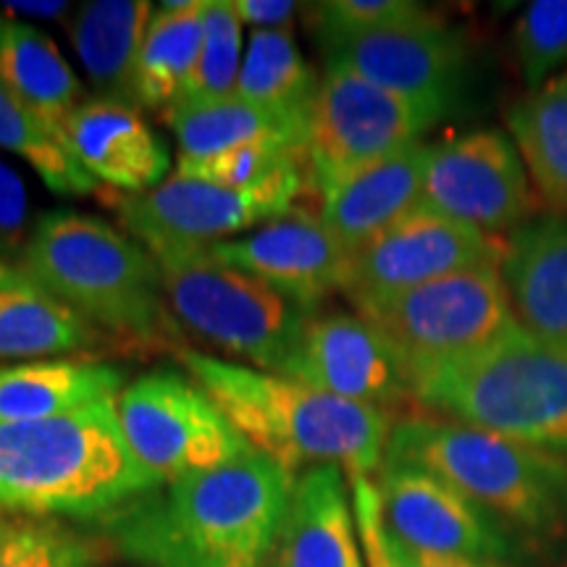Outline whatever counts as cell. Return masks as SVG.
Segmentation results:
<instances>
[{"mask_svg":"<svg viewBox=\"0 0 567 567\" xmlns=\"http://www.w3.org/2000/svg\"><path fill=\"white\" fill-rule=\"evenodd\" d=\"M292 473L258 450L168 484L111 515V534L145 567H264L287 513Z\"/></svg>","mask_w":567,"mask_h":567,"instance_id":"cell-1","label":"cell"},{"mask_svg":"<svg viewBox=\"0 0 567 567\" xmlns=\"http://www.w3.org/2000/svg\"><path fill=\"white\" fill-rule=\"evenodd\" d=\"M182 360L239 436L292 476L302 465H337L350 478H371L384 465L394 429L386 410L203 352Z\"/></svg>","mask_w":567,"mask_h":567,"instance_id":"cell-2","label":"cell"},{"mask_svg":"<svg viewBox=\"0 0 567 567\" xmlns=\"http://www.w3.org/2000/svg\"><path fill=\"white\" fill-rule=\"evenodd\" d=\"M158 488L134 460L116 400L48 421H0V515L101 517Z\"/></svg>","mask_w":567,"mask_h":567,"instance_id":"cell-3","label":"cell"},{"mask_svg":"<svg viewBox=\"0 0 567 567\" xmlns=\"http://www.w3.org/2000/svg\"><path fill=\"white\" fill-rule=\"evenodd\" d=\"M384 463L415 465L486 509L523 549L567 542V457L442 417L394 423Z\"/></svg>","mask_w":567,"mask_h":567,"instance_id":"cell-4","label":"cell"},{"mask_svg":"<svg viewBox=\"0 0 567 567\" xmlns=\"http://www.w3.org/2000/svg\"><path fill=\"white\" fill-rule=\"evenodd\" d=\"M417 405L509 442L567 457V350L520 323L413 379Z\"/></svg>","mask_w":567,"mask_h":567,"instance_id":"cell-5","label":"cell"},{"mask_svg":"<svg viewBox=\"0 0 567 567\" xmlns=\"http://www.w3.org/2000/svg\"><path fill=\"white\" fill-rule=\"evenodd\" d=\"M21 264L38 287L92 326L132 339H158L168 329L158 264L103 218L45 213Z\"/></svg>","mask_w":567,"mask_h":567,"instance_id":"cell-6","label":"cell"},{"mask_svg":"<svg viewBox=\"0 0 567 567\" xmlns=\"http://www.w3.org/2000/svg\"><path fill=\"white\" fill-rule=\"evenodd\" d=\"M174 316L203 342L281 373L318 308L279 292L208 250L155 258Z\"/></svg>","mask_w":567,"mask_h":567,"instance_id":"cell-7","label":"cell"},{"mask_svg":"<svg viewBox=\"0 0 567 567\" xmlns=\"http://www.w3.org/2000/svg\"><path fill=\"white\" fill-rule=\"evenodd\" d=\"M354 310L386 339L410 384L431 368L481 350L517 323L499 266L467 268L405 292L354 302Z\"/></svg>","mask_w":567,"mask_h":567,"instance_id":"cell-8","label":"cell"},{"mask_svg":"<svg viewBox=\"0 0 567 567\" xmlns=\"http://www.w3.org/2000/svg\"><path fill=\"white\" fill-rule=\"evenodd\" d=\"M446 113L413 103L347 69L326 66L308 118L302 161L318 193L329 195L375 163L421 142Z\"/></svg>","mask_w":567,"mask_h":567,"instance_id":"cell-9","label":"cell"},{"mask_svg":"<svg viewBox=\"0 0 567 567\" xmlns=\"http://www.w3.org/2000/svg\"><path fill=\"white\" fill-rule=\"evenodd\" d=\"M132 455L161 484L216 471L250 444L200 386L174 371L142 375L116 400Z\"/></svg>","mask_w":567,"mask_h":567,"instance_id":"cell-10","label":"cell"},{"mask_svg":"<svg viewBox=\"0 0 567 567\" xmlns=\"http://www.w3.org/2000/svg\"><path fill=\"white\" fill-rule=\"evenodd\" d=\"M300 189V168L255 189H231L176 174L151 193L118 197V213L126 231L153 258H168L210 250L229 243L231 234L284 216L292 210Z\"/></svg>","mask_w":567,"mask_h":567,"instance_id":"cell-11","label":"cell"},{"mask_svg":"<svg viewBox=\"0 0 567 567\" xmlns=\"http://www.w3.org/2000/svg\"><path fill=\"white\" fill-rule=\"evenodd\" d=\"M421 205L496 237L530 221L536 189L513 137L481 130L431 145Z\"/></svg>","mask_w":567,"mask_h":567,"instance_id":"cell-12","label":"cell"},{"mask_svg":"<svg viewBox=\"0 0 567 567\" xmlns=\"http://www.w3.org/2000/svg\"><path fill=\"white\" fill-rule=\"evenodd\" d=\"M326 66L347 69L375 87L450 113L465 87L471 48L463 32L425 11L405 24L323 40Z\"/></svg>","mask_w":567,"mask_h":567,"instance_id":"cell-13","label":"cell"},{"mask_svg":"<svg viewBox=\"0 0 567 567\" xmlns=\"http://www.w3.org/2000/svg\"><path fill=\"white\" fill-rule=\"evenodd\" d=\"M386 528L417 555L509 563L523 547L486 509L415 465L384 463L375 481Z\"/></svg>","mask_w":567,"mask_h":567,"instance_id":"cell-14","label":"cell"},{"mask_svg":"<svg viewBox=\"0 0 567 567\" xmlns=\"http://www.w3.org/2000/svg\"><path fill=\"white\" fill-rule=\"evenodd\" d=\"M505 243L417 205L405 218L352 255L347 297L373 300L478 266H499Z\"/></svg>","mask_w":567,"mask_h":567,"instance_id":"cell-15","label":"cell"},{"mask_svg":"<svg viewBox=\"0 0 567 567\" xmlns=\"http://www.w3.org/2000/svg\"><path fill=\"white\" fill-rule=\"evenodd\" d=\"M281 375L386 413L413 400L405 365L386 339L358 313L316 316L305 326Z\"/></svg>","mask_w":567,"mask_h":567,"instance_id":"cell-16","label":"cell"},{"mask_svg":"<svg viewBox=\"0 0 567 567\" xmlns=\"http://www.w3.org/2000/svg\"><path fill=\"white\" fill-rule=\"evenodd\" d=\"M208 252L313 308L323 297L350 287L352 252L344 250L321 218L305 210L284 213L258 231L210 247Z\"/></svg>","mask_w":567,"mask_h":567,"instance_id":"cell-17","label":"cell"},{"mask_svg":"<svg viewBox=\"0 0 567 567\" xmlns=\"http://www.w3.org/2000/svg\"><path fill=\"white\" fill-rule=\"evenodd\" d=\"M271 555L274 567H365L342 467L297 473Z\"/></svg>","mask_w":567,"mask_h":567,"instance_id":"cell-18","label":"cell"},{"mask_svg":"<svg viewBox=\"0 0 567 567\" xmlns=\"http://www.w3.org/2000/svg\"><path fill=\"white\" fill-rule=\"evenodd\" d=\"M69 153L92 179L126 195L151 193L166 182L168 151L134 105L87 101L63 126Z\"/></svg>","mask_w":567,"mask_h":567,"instance_id":"cell-19","label":"cell"},{"mask_svg":"<svg viewBox=\"0 0 567 567\" xmlns=\"http://www.w3.org/2000/svg\"><path fill=\"white\" fill-rule=\"evenodd\" d=\"M499 274L517 323L567 350V213H547L509 231Z\"/></svg>","mask_w":567,"mask_h":567,"instance_id":"cell-20","label":"cell"},{"mask_svg":"<svg viewBox=\"0 0 567 567\" xmlns=\"http://www.w3.org/2000/svg\"><path fill=\"white\" fill-rule=\"evenodd\" d=\"M429 151L431 145L417 142L323 195L318 218L347 252H360L421 205Z\"/></svg>","mask_w":567,"mask_h":567,"instance_id":"cell-21","label":"cell"},{"mask_svg":"<svg viewBox=\"0 0 567 567\" xmlns=\"http://www.w3.org/2000/svg\"><path fill=\"white\" fill-rule=\"evenodd\" d=\"M124 371L97 360H34L0 368V421H48L118 400Z\"/></svg>","mask_w":567,"mask_h":567,"instance_id":"cell-22","label":"cell"},{"mask_svg":"<svg viewBox=\"0 0 567 567\" xmlns=\"http://www.w3.org/2000/svg\"><path fill=\"white\" fill-rule=\"evenodd\" d=\"M153 6L145 0H92L71 11L69 34L97 101L134 103V71Z\"/></svg>","mask_w":567,"mask_h":567,"instance_id":"cell-23","label":"cell"},{"mask_svg":"<svg viewBox=\"0 0 567 567\" xmlns=\"http://www.w3.org/2000/svg\"><path fill=\"white\" fill-rule=\"evenodd\" d=\"M0 84L61 140L69 116L82 105V84L61 55L59 45L38 27L3 13H0Z\"/></svg>","mask_w":567,"mask_h":567,"instance_id":"cell-24","label":"cell"},{"mask_svg":"<svg viewBox=\"0 0 567 567\" xmlns=\"http://www.w3.org/2000/svg\"><path fill=\"white\" fill-rule=\"evenodd\" d=\"M179 161L210 158V155L250 145V142H279L302 155L308 130L271 111L243 101V97H213V101H182L168 109Z\"/></svg>","mask_w":567,"mask_h":567,"instance_id":"cell-25","label":"cell"},{"mask_svg":"<svg viewBox=\"0 0 567 567\" xmlns=\"http://www.w3.org/2000/svg\"><path fill=\"white\" fill-rule=\"evenodd\" d=\"M205 0H168L153 11L134 71L137 109H174L187 95L203 45Z\"/></svg>","mask_w":567,"mask_h":567,"instance_id":"cell-26","label":"cell"},{"mask_svg":"<svg viewBox=\"0 0 567 567\" xmlns=\"http://www.w3.org/2000/svg\"><path fill=\"white\" fill-rule=\"evenodd\" d=\"M507 126L536 197L551 213H567V74L520 97L507 111Z\"/></svg>","mask_w":567,"mask_h":567,"instance_id":"cell-27","label":"cell"},{"mask_svg":"<svg viewBox=\"0 0 567 567\" xmlns=\"http://www.w3.org/2000/svg\"><path fill=\"white\" fill-rule=\"evenodd\" d=\"M318 84L321 80L302 59L292 32L255 30L234 95L308 130Z\"/></svg>","mask_w":567,"mask_h":567,"instance_id":"cell-28","label":"cell"},{"mask_svg":"<svg viewBox=\"0 0 567 567\" xmlns=\"http://www.w3.org/2000/svg\"><path fill=\"white\" fill-rule=\"evenodd\" d=\"M95 342V326L38 284L0 295V360L80 352Z\"/></svg>","mask_w":567,"mask_h":567,"instance_id":"cell-29","label":"cell"},{"mask_svg":"<svg viewBox=\"0 0 567 567\" xmlns=\"http://www.w3.org/2000/svg\"><path fill=\"white\" fill-rule=\"evenodd\" d=\"M0 151L17 153L24 158L48 189L59 195H90L97 184L69 153L66 142L42 118L17 101L0 84Z\"/></svg>","mask_w":567,"mask_h":567,"instance_id":"cell-30","label":"cell"},{"mask_svg":"<svg viewBox=\"0 0 567 567\" xmlns=\"http://www.w3.org/2000/svg\"><path fill=\"white\" fill-rule=\"evenodd\" d=\"M239 71H243V19L234 11L231 0H205L200 55L182 101H213V97L234 95Z\"/></svg>","mask_w":567,"mask_h":567,"instance_id":"cell-31","label":"cell"},{"mask_svg":"<svg viewBox=\"0 0 567 567\" xmlns=\"http://www.w3.org/2000/svg\"><path fill=\"white\" fill-rule=\"evenodd\" d=\"M513 51L530 90L555 80L567 63V0H536L513 27Z\"/></svg>","mask_w":567,"mask_h":567,"instance_id":"cell-32","label":"cell"},{"mask_svg":"<svg viewBox=\"0 0 567 567\" xmlns=\"http://www.w3.org/2000/svg\"><path fill=\"white\" fill-rule=\"evenodd\" d=\"M90 549L45 517L0 515V567H90Z\"/></svg>","mask_w":567,"mask_h":567,"instance_id":"cell-33","label":"cell"},{"mask_svg":"<svg viewBox=\"0 0 567 567\" xmlns=\"http://www.w3.org/2000/svg\"><path fill=\"white\" fill-rule=\"evenodd\" d=\"M300 158V153L279 142H250V145L234 147L210 158L179 161L176 174L231 189H255L276 182L284 174L297 172Z\"/></svg>","mask_w":567,"mask_h":567,"instance_id":"cell-34","label":"cell"},{"mask_svg":"<svg viewBox=\"0 0 567 567\" xmlns=\"http://www.w3.org/2000/svg\"><path fill=\"white\" fill-rule=\"evenodd\" d=\"M421 13L425 9L413 0H331L318 6L316 17L321 40H342L405 24Z\"/></svg>","mask_w":567,"mask_h":567,"instance_id":"cell-35","label":"cell"},{"mask_svg":"<svg viewBox=\"0 0 567 567\" xmlns=\"http://www.w3.org/2000/svg\"><path fill=\"white\" fill-rule=\"evenodd\" d=\"M352 486V513L358 523L360 549H363L365 567H410L402 555L400 542L386 528L381 513V496L371 478H350Z\"/></svg>","mask_w":567,"mask_h":567,"instance_id":"cell-36","label":"cell"},{"mask_svg":"<svg viewBox=\"0 0 567 567\" xmlns=\"http://www.w3.org/2000/svg\"><path fill=\"white\" fill-rule=\"evenodd\" d=\"M27 189L21 176L13 172L6 161H0V258H13L24 255V247L30 243L27 237Z\"/></svg>","mask_w":567,"mask_h":567,"instance_id":"cell-37","label":"cell"},{"mask_svg":"<svg viewBox=\"0 0 567 567\" xmlns=\"http://www.w3.org/2000/svg\"><path fill=\"white\" fill-rule=\"evenodd\" d=\"M300 6L292 0H234L237 17L255 30H287Z\"/></svg>","mask_w":567,"mask_h":567,"instance_id":"cell-38","label":"cell"},{"mask_svg":"<svg viewBox=\"0 0 567 567\" xmlns=\"http://www.w3.org/2000/svg\"><path fill=\"white\" fill-rule=\"evenodd\" d=\"M402 547V544H400ZM405 563L410 567H515L509 563H481V559H455V557H431V555H417L402 547Z\"/></svg>","mask_w":567,"mask_h":567,"instance_id":"cell-39","label":"cell"},{"mask_svg":"<svg viewBox=\"0 0 567 567\" xmlns=\"http://www.w3.org/2000/svg\"><path fill=\"white\" fill-rule=\"evenodd\" d=\"M3 9L11 13H27V17H42V19H59L63 13H71V3H3Z\"/></svg>","mask_w":567,"mask_h":567,"instance_id":"cell-40","label":"cell"},{"mask_svg":"<svg viewBox=\"0 0 567 567\" xmlns=\"http://www.w3.org/2000/svg\"><path fill=\"white\" fill-rule=\"evenodd\" d=\"M32 279L27 276L24 268H17V266H9L3 258H0V295L6 292H13V289H24V287H32Z\"/></svg>","mask_w":567,"mask_h":567,"instance_id":"cell-41","label":"cell"}]
</instances>
